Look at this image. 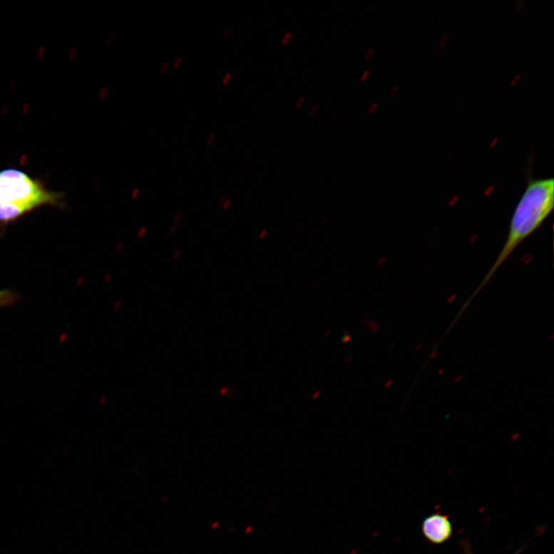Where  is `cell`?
<instances>
[{
    "label": "cell",
    "mask_w": 554,
    "mask_h": 554,
    "mask_svg": "<svg viewBox=\"0 0 554 554\" xmlns=\"http://www.w3.org/2000/svg\"><path fill=\"white\" fill-rule=\"evenodd\" d=\"M553 207V178L529 180L527 188L513 213L506 242H505L488 274L484 277L478 288L476 289L462 310L487 285L496 272L507 261L521 242L528 239L543 225V223L551 215Z\"/></svg>",
    "instance_id": "6da1fadb"
},
{
    "label": "cell",
    "mask_w": 554,
    "mask_h": 554,
    "mask_svg": "<svg viewBox=\"0 0 554 554\" xmlns=\"http://www.w3.org/2000/svg\"><path fill=\"white\" fill-rule=\"evenodd\" d=\"M62 194L48 190L40 181L21 170L0 171V201L32 211L50 205L62 206Z\"/></svg>",
    "instance_id": "7a4b0ae2"
},
{
    "label": "cell",
    "mask_w": 554,
    "mask_h": 554,
    "mask_svg": "<svg viewBox=\"0 0 554 554\" xmlns=\"http://www.w3.org/2000/svg\"><path fill=\"white\" fill-rule=\"evenodd\" d=\"M421 530L424 538L436 545L449 540L453 535V525L446 515L435 513L422 522Z\"/></svg>",
    "instance_id": "3957f363"
},
{
    "label": "cell",
    "mask_w": 554,
    "mask_h": 554,
    "mask_svg": "<svg viewBox=\"0 0 554 554\" xmlns=\"http://www.w3.org/2000/svg\"><path fill=\"white\" fill-rule=\"evenodd\" d=\"M29 212L30 211L24 207L0 201V222H13Z\"/></svg>",
    "instance_id": "277c9868"
},
{
    "label": "cell",
    "mask_w": 554,
    "mask_h": 554,
    "mask_svg": "<svg viewBox=\"0 0 554 554\" xmlns=\"http://www.w3.org/2000/svg\"><path fill=\"white\" fill-rule=\"evenodd\" d=\"M18 299V294L13 290H0V307L14 304Z\"/></svg>",
    "instance_id": "5b68a950"
},
{
    "label": "cell",
    "mask_w": 554,
    "mask_h": 554,
    "mask_svg": "<svg viewBox=\"0 0 554 554\" xmlns=\"http://www.w3.org/2000/svg\"><path fill=\"white\" fill-rule=\"evenodd\" d=\"M292 37H293V33L292 32H287V33H286L284 34V36H283V38H282V40H281L282 45H287V44H288L290 42L291 39H292Z\"/></svg>",
    "instance_id": "8992f818"
},
{
    "label": "cell",
    "mask_w": 554,
    "mask_h": 554,
    "mask_svg": "<svg viewBox=\"0 0 554 554\" xmlns=\"http://www.w3.org/2000/svg\"><path fill=\"white\" fill-rule=\"evenodd\" d=\"M140 193H141V191H140V188H134L133 190V191L131 192V194H130L131 199L133 200L138 199V198L140 195Z\"/></svg>",
    "instance_id": "52a82bcc"
},
{
    "label": "cell",
    "mask_w": 554,
    "mask_h": 554,
    "mask_svg": "<svg viewBox=\"0 0 554 554\" xmlns=\"http://www.w3.org/2000/svg\"><path fill=\"white\" fill-rule=\"evenodd\" d=\"M148 228L145 227H140L138 231V237L140 239L144 238L148 235Z\"/></svg>",
    "instance_id": "ba28073f"
},
{
    "label": "cell",
    "mask_w": 554,
    "mask_h": 554,
    "mask_svg": "<svg viewBox=\"0 0 554 554\" xmlns=\"http://www.w3.org/2000/svg\"><path fill=\"white\" fill-rule=\"evenodd\" d=\"M463 548L465 554H473L468 543L463 542Z\"/></svg>",
    "instance_id": "9c48e42d"
},
{
    "label": "cell",
    "mask_w": 554,
    "mask_h": 554,
    "mask_svg": "<svg viewBox=\"0 0 554 554\" xmlns=\"http://www.w3.org/2000/svg\"><path fill=\"white\" fill-rule=\"evenodd\" d=\"M182 252H182V250H181V249H177V250H175V251H174V252H173V258H174V259H176V260H178V259H180V257L182 256Z\"/></svg>",
    "instance_id": "30bf717a"
},
{
    "label": "cell",
    "mask_w": 554,
    "mask_h": 554,
    "mask_svg": "<svg viewBox=\"0 0 554 554\" xmlns=\"http://www.w3.org/2000/svg\"><path fill=\"white\" fill-rule=\"evenodd\" d=\"M123 247H124V242L123 241H120L118 242V244H116L115 247V250L116 252H120L123 250Z\"/></svg>",
    "instance_id": "8fae6325"
},
{
    "label": "cell",
    "mask_w": 554,
    "mask_h": 554,
    "mask_svg": "<svg viewBox=\"0 0 554 554\" xmlns=\"http://www.w3.org/2000/svg\"><path fill=\"white\" fill-rule=\"evenodd\" d=\"M179 230V225L178 223H174V225L170 228V233L171 235H175V233H177Z\"/></svg>",
    "instance_id": "7c38bea8"
},
{
    "label": "cell",
    "mask_w": 554,
    "mask_h": 554,
    "mask_svg": "<svg viewBox=\"0 0 554 554\" xmlns=\"http://www.w3.org/2000/svg\"><path fill=\"white\" fill-rule=\"evenodd\" d=\"M231 204V200L230 199L225 200V202H223L222 207L223 210H227Z\"/></svg>",
    "instance_id": "4fadbf2b"
},
{
    "label": "cell",
    "mask_w": 554,
    "mask_h": 554,
    "mask_svg": "<svg viewBox=\"0 0 554 554\" xmlns=\"http://www.w3.org/2000/svg\"><path fill=\"white\" fill-rule=\"evenodd\" d=\"M182 217H183L182 212H177L176 215H175L174 216V221L176 222V223H178L181 220Z\"/></svg>",
    "instance_id": "5bb4252c"
},
{
    "label": "cell",
    "mask_w": 554,
    "mask_h": 554,
    "mask_svg": "<svg viewBox=\"0 0 554 554\" xmlns=\"http://www.w3.org/2000/svg\"><path fill=\"white\" fill-rule=\"evenodd\" d=\"M304 100H305V97L304 96L300 97L298 102L297 103V108H300V106H302Z\"/></svg>",
    "instance_id": "9a60e30c"
},
{
    "label": "cell",
    "mask_w": 554,
    "mask_h": 554,
    "mask_svg": "<svg viewBox=\"0 0 554 554\" xmlns=\"http://www.w3.org/2000/svg\"><path fill=\"white\" fill-rule=\"evenodd\" d=\"M373 53V50H369L366 55L364 57L365 61H368L369 59H371V55Z\"/></svg>",
    "instance_id": "2e32d148"
},
{
    "label": "cell",
    "mask_w": 554,
    "mask_h": 554,
    "mask_svg": "<svg viewBox=\"0 0 554 554\" xmlns=\"http://www.w3.org/2000/svg\"><path fill=\"white\" fill-rule=\"evenodd\" d=\"M520 436V433L514 434L511 436V441H516L519 438Z\"/></svg>",
    "instance_id": "e0dca14e"
},
{
    "label": "cell",
    "mask_w": 554,
    "mask_h": 554,
    "mask_svg": "<svg viewBox=\"0 0 554 554\" xmlns=\"http://www.w3.org/2000/svg\"><path fill=\"white\" fill-rule=\"evenodd\" d=\"M317 109V104H314V105L312 106V108H310V110H309V114H310V115H313V114H314V113L316 112Z\"/></svg>",
    "instance_id": "ac0fdd59"
},
{
    "label": "cell",
    "mask_w": 554,
    "mask_h": 554,
    "mask_svg": "<svg viewBox=\"0 0 554 554\" xmlns=\"http://www.w3.org/2000/svg\"><path fill=\"white\" fill-rule=\"evenodd\" d=\"M168 63H163V65L162 66L161 72L163 73H165V71H166V70L168 69Z\"/></svg>",
    "instance_id": "d6986e66"
},
{
    "label": "cell",
    "mask_w": 554,
    "mask_h": 554,
    "mask_svg": "<svg viewBox=\"0 0 554 554\" xmlns=\"http://www.w3.org/2000/svg\"><path fill=\"white\" fill-rule=\"evenodd\" d=\"M461 380H462V376H458V377H456L454 379L453 384H458Z\"/></svg>",
    "instance_id": "ffe728a7"
},
{
    "label": "cell",
    "mask_w": 554,
    "mask_h": 554,
    "mask_svg": "<svg viewBox=\"0 0 554 554\" xmlns=\"http://www.w3.org/2000/svg\"><path fill=\"white\" fill-rule=\"evenodd\" d=\"M437 355H438V352H437V351H436L435 349V351H434L431 354V359H435L437 356Z\"/></svg>",
    "instance_id": "44dd1931"
},
{
    "label": "cell",
    "mask_w": 554,
    "mask_h": 554,
    "mask_svg": "<svg viewBox=\"0 0 554 554\" xmlns=\"http://www.w3.org/2000/svg\"><path fill=\"white\" fill-rule=\"evenodd\" d=\"M230 76H231L230 73L227 74L225 81H223V84H227L229 82L230 79Z\"/></svg>",
    "instance_id": "7402d4cb"
},
{
    "label": "cell",
    "mask_w": 554,
    "mask_h": 554,
    "mask_svg": "<svg viewBox=\"0 0 554 554\" xmlns=\"http://www.w3.org/2000/svg\"><path fill=\"white\" fill-rule=\"evenodd\" d=\"M369 74V71H366L365 73H364V74L362 75V77H361V81H364L366 80V78L368 76Z\"/></svg>",
    "instance_id": "603a6c76"
},
{
    "label": "cell",
    "mask_w": 554,
    "mask_h": 554,
    "mask_svg": "<svg viewBox=\"0 0 554 554\" xmlns=\"http://www.w3.org/2000/svg\"><path fill=\"white\" fill-rule=\"evenodd\" d=\"M181 60H182L181 57H179L178 59L176 61V63H175V64H174L175 68H178L179 67V66L180 64V62H181Z\"/></svg>",
    "instance_id": "cb8c5ba5"
},
{
    "label": "cell",
    "mask_w": 554,
    "mask_h": 554,
    "mask_svg": "<svg viewBox=\"0 0 554 554\" xmlns=\"http://www.w3.org/2000/svg\"><path fill=\"white\" fill-rule=\"evenodd\" d=\"M376 106H377V103H374L371 108L369 109V112L373 113L374 109L376 108Z\"/></svg>",
    "instance_id": "d4e9b609"
},
{
    "label": "cell",
    "mask_w": 554,
    "mask_h": 554,
    "mask_svg": "<svg viewBox=\"0 0 554 554\" xmlns=\"http://www.w3.org/2000/svg\"><path fill=\"white\" fill-rule=\"evenodd\" d=\"M225 198H223V197L220 198L219 201H218L219 206L222 207V205L223 202H225Z\"/></svg>",
    "instance_id": "484cf974"
},
{
    "label": "cell",
    "mask_w": 554,
    "mask_h": 554,
    "mask_svg": "<svg viewBox=\"0 0 554 554\" xmlns=\"http://www.w3.org/2000/svg\"><path fill=\"white\" fill-rule=\"evenodd\" d=\"M120 305H121L120 301V300L116 301V302L115 303V306H114L115 309H119Z\"/></svg>",
    "instance_id": "4316f807"
},
{
    "label": "cell",
    "mask_w": 554,
    "mask_h": 554,
    "mask_svg": "<svg viewBox=\"0 0 554 554\" xmlns=\"http://www.w3.org/2000/svg\"><path fill=\"white\" fill-rule=\"evenodd\" d=\"M230 26H227V27L225 29V34H223V37H226V36H227V34H228V33H229V31H230Z\"/></svg>",
    "instance_id": "83f0119b"
},
{
    "label": "cell",
    "mask_w": 554,
    "mask_h": 554,
    "mask_svg": "<svg viewBox=\"0 0 554 554\" xmlns=\"http://www.w3.org/2000/svg\"><path fill=\"white\" fill-rule=\"evenodd\" d=\"M423 346H424V344H423V343H421L420 344H418V345L416 347V348H415L416 351L417 352V351H418V349H420L421 347H423Z\"/></svg>",
    "instance_id": "f1b7e54d"
},
{
    "label": "cell",
    "mask_w": 554,
    "mask_h": 554,
    "mask_svg": "<svg viewBox=\"0 0 554 554\" xmlns=\"http://www.w3.org/2000/svg\"><path fill=\"white\" fill-rule=\"evenodd\" d=\"M111 279V275H108L106 276V277H105V281L106 282H109Z\"/></svg>",
    "instance_id": "f546056e"
},
{
    "label": "cell",
    "mask_w": 554,
    "mask_h": 554,
    "mask_svg": "<svg viewBox=\"0 0 554 554\" xmlns=\"http://www.w3.org/2000/svg\"><path fill=\"white\" fill-rule=\"evenodd\" d=\"M392 383H393V380H392V379H391V380H390V381H387V383H386V387H389V386H390L392 384Z\"/></svg>",
    "instance_id": "4dcf8cb0"
},
{
    "label": "cell",
    "mask_w": 554,
    "mask_h": 554,
    "mask_svg": "<svg viewBox=\"0 0 554 554\" xmlns=\"http://www.w3.org/2000/svg\"><path fill=\"white\" fill-rule=\"evenodd\" d=\"M212 138H213V134H211V135H210V138H209V140H208V141H207V143H208V144H210V143H211V141H212Z\"/></svg>",
    "instance_id": "1f68e13d"
},
{
    "label": "cell",
    "mask_w": 554,
    "mask_h": 554,
    "mask_svg": "<svg viewBox=\"0 0 554 554\" xmlns=\"http://www.w3.org/2000/svg\"><path fill=\"white\" fill-rule=\"evenodd\" d=\"M444 371H445L444 369H441V371L438 372V374L439 375L442 374L444 372Z\"/></svg>",
    "instance_id": "d6a6232c"
}]
</instances>
